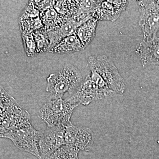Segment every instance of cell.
Instances as JSON below:
<instances>
[{"instance_id":"obj_4","label":"cell","mask_w":159,"mask_h":159,"mask_svg":"<svg viewBox=\"0 0 159 159\" xmlns=\"http://www.w3.org/2000/svg\"><path fill=\"white\" fill-rule=\"evenodd\" d=\"M39 134L30 123L7 131L2 137L10 139L20 150L42 159L39 148Z\"/></svg>"},{"instance_id":"obj_13","label":"cell","mask_w":159,"mask_h":159,"mask_svg":"<svg viewBox=\"0 0 159 159\" xmlns=\"http://www.w3.org/2000/svg\"><path fill=\"white\" fill-rule=\"evenodd\" d=\"M84 50L76 33L63 39L49 52L54 54H69Z\"/></svg>"},{"instance_id":"obj_12","label":"cell","mask_w":159,"mask_h":159,"mask_svg":"<svg viewBox=\"0 0 159 159\" xmlns=\"http://www.w3.org/2000/svg\"><path fill=\"white\" fill-rule=\"evenodd\" d=\"M39 17L46 32L59 29L68 19L57 13L53 7V1H51L48 6L40 11Z\"/></svg>"},{"instance_id":"obj_5","label":"cell","mask_w":159,"mask_h":159,"mask_svg":"<svg viewBox=\"0 0 159 159\" xmlns=\"http://www.w3.org/2000/svg\"><path fill=\"white\" fill-rule=\"evenodd\" d=\"M139 26L143 32L144 40L157 36L159 31V1H140Z\"/></svg>"},{"instance_id":"obj_7","label":"cell","mask_w":159,"mask_h":159,"mask_svg":"<svg viewBox=\"0 0 159 159\" xmlns=\"http://www.w3.org/2000/svg\"><path fill=\"white\" fill-rule=\"evenodd\" d=\"M65 126L48 127L45 130L39 131V148L42 159H45L65 145Z\"/></svg>"},{"instance_id":"obj_17","label":"cell","mask_w":159,"mask_h":159,"mask_svg":"<svg viewBox=\"0 0 159 159\" xmlns=\"http://www.w3.org/2000/svg\"><path fill=\"white\" fill-rule=\"evenodd\" d=\"M33 35L36 43L37 53L50 50L51 45L47 34H43L41 31H38L34 32Z\"/></svg>"},{"instance_id":"obj_15","label":"cell","mask_w":159,"mask_h":159,"mask_svg":"<svg viewBox=\"0 0 159 159\" xmlns=\"http://www.w3.org/2000/svg\"><path fill=\"white\" fill-rule=\"evenodd\" d=\"M102 1H77V9L72 17L78 22L93 15Z\"/></svg>"},{"instance_id":"obj_14","label":"cell","mask_w":159,"mask_h":159,"mask_svg":"<svg viewBox=\"0 0 159 159\" xmlns=\"http://www.w3.org/2000/svg\"><path fill=\"white\" fill-rule=\"evenodd\" d=\"M98 21L96 18L92 16L77 28L76 34L84 49L90 44L96 36Z\"/></svg>"},{"instance_id":"obj_2","label":"cell","mask_w":159,"mask_h":159,"mask_svg":"<svg viewBox=\"0 0 159 159\" xmlns=\"http://www.w3.org/2000/svg\"><path fill=\"white\" fill-rule=\"evenodd\" d=\"M90 71L97 73L114 93L122 94L127 88L125 80L113 61L105 55H92L88 58Z\"/></svg>"},{"instance_id":"obj_10","label":"cell","mask_w":159,"mask_h":159,"mask_svg":"<svg viewBox=\"0 0 159 159\" xmlns=\"http://www.w3.org/2000/svg\"><path fill=\"white\" fill-rule=\"evenodd\" d=\"M135 52L140 57L143 66L149 65L159 66V38L156 36L143 40L137 47Z\"/></svg>"},{"instance_id":"obj_8","label":"cell","mask_w":159,"mask_h":159,"mask_svg":"<svg viewBox=\"0 0 159 159\" xmlns=\"http://www.w3.org/2000/svg\"><path fill=\"white\" fill-rule=\"evenodd\" d=\"M65 145H70L77 150H88L93 145L94 136L90 129L76 126L72 122L65 126L64 135Z\"/></svg>"},{"instance_id":"obj_11","label":"cell","mask_w":159,"mask_h":159,"mask_svg":"<svg viewBox=\"0 0 159 159\" xmlns=\"http://www.w3.org/2000/svg\"><path fill=\"white\" fill-rule=\"evenodd\" d=\"M91 17L92 16L87 18L80 22L76 21L70 17L67 20L59 29L47 32L50 41L51 49L56 45L63 39L76 33L77 28Z\"/></svg>"},{"instance_id":"obj_9","label":"cell","mask_w":159,"mask_h":159,"mask_svg":"<svg viewBox=\"0 0 159 159\" xmlns=\"http://www.w3.org/2000/svg\"><path fill=\"white\" fill-rule=\"evenodd\" d=\"M128 3L126 1H102L92 16L98 20L115 21L125 11Z\"/></svg>"},{"instance_id":"obj_18","label":"cell","mask_w":159,"mask_h":159,"mask_svg":"<svg viewBox=\"0 0 159 159\" xmlns=\"http://www.w3.org/2000/svg\"><path fill=\"white\" fill-rule=\"evenodd\" d=\"M25 50L28 55L32 56L37 53L36 43L33 34H22Z\"/></svg>"},{"instance_id":"obj_6","label":"cell","mask_w":159,"mask_h":159,"mask_svg":"<svg viewBox=\"0 0 159 159\" xmlns=\"http://www.w3.org/2000/svg\"><path fill=\"white\" fill-rule=\"evenodd\" d=\"M113 93L112 92L100 88L88 75L83 80L76 90L65 100L76 107L80 104L87 106L94 101L106 98Z\"/></svg>"},{"instance_id":"obj_16","label":"cell","mask_w":159,"mask_h":159,"mask_svg":"<svg viewBox=\"0 0 159 159\" xmlns=\"http://www.w3.org/2000/svg\"><path fill=\"white\" fill-rule=\"evenodd\" d=\"M79 152L72 146L64 145L45 159H79Z\"/></svg>"},{"instance_id":"obj_3","label":"cell","mask_w":159,"mask_h":159,"mask_svg":"<svg viewBox=\"0 0 159 159\" xmlns=\"http://www.w3.org/2000/svg\"><path fill=\"white\" fill-rule=\"evenodd\" d=\"M76 107L63 98L50 99L40 109L39 116L48 127L66 126Z\"/></svg>"},{"instance_id":"obj_1","label":"cell","mask_w":159,"mask_h":159,"mask_svg":"<svg viewBox=\"0 0 159 159\" xmlns=\"http://www.w3.org/2000/svg\"><path fill=\"white\" fill-rule=\"evenodd\" d=\"M82 74L76 67L67 65L56 73L49 75L47 78L46 91L50 99L62 98L66 93L72 95L83 80Z\"/></svg>"}]
</instances>
